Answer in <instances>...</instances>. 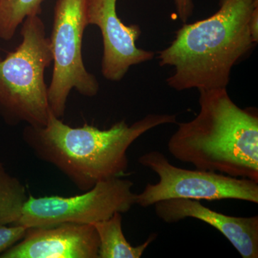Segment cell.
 <instances>
[{
	"label": "cell",
	"instance_id": "cell-1",
	"mask_svg": "<svg viewBox=\"0 0 258 258\" xmlns=\"http://www.w3.org/2000/svg\"><path fill=\"white\" fill-rule=\"evenodd\" d=\"M176 123V115L148 114L132 125L122 120L107 129L86 123L74 128L51 111L45 126L25 127L23 140L38 159L86 191L100 181L125 174L127 151L139 137L159 125Z\"/></svg>",
	"mask_w": 258,
	"mask_h": 258
},
{
	"label": "cell",
	"instance_id": "cell-2",
	"mask_svg": "<svg viewBox=\"0 0 258 258\" xmlns=\"http://www.w3.org/2000/svg\"><path fill=\"white\" fill-rule=\"evenodd\" d=\"M219 5L208 18L184 24L159 52V64L174 69L166 79L172 89L227 88L232 68L255 45L249 22L258 0H219Z\"/></svg>",
	"mask_w": 258,
	"mask_h": 258
},
{
	"label": "cell",
	"instance_id": "cell-3",
	"mask_svg": "<svg viewBox=\"0 0 258 258\" xmlns=\"http://www.w3.org/2000/svg\"><path fill=\"white\" fill-rule=\"evenodd\" d=\"M199 91L200 112L189 121L176 123L169 153L198 169L258 181L257 108H241L227 88Z\"/></svg>",
	"mask_w": 258,
	"mask_h": 258
},
{
	"label": "cell",
	"instance_id": "cell-4",
	"mask_svg": "<svg viewBox=\"0 0 258 258\" xmlns=\"http://www.w3.org/2000/svg\"><path fill=\"white\" fill-rule=\"evenodd\" d=\"M23 41L0 60V111L12 124H47L51 111L45 71L52 62L50 37L39 15L22 23Z\"/></svg>",
	"mask_w": 258,
	"mask_h": 258
},
{
	"label": "cell",
	"instance_id": "cell-5",
	"mask_svg": "<svg viewBox=\"0 0 258 258\" xmlns=\"http://www.w3.org/2000/svg\"><path fill=\"white\" fill-rule=\"evenodd\" d=\"M87 0H57L54 8L50 40L53 72L48 87L52 113L61 118L66 113L72 90L86 97L98 94L99 83L85 67L82 55L83 33L88 26Z\"/></svg>",
	"mask_w": 258,
	"mask_h": 258
},
{
	"label": "cell",
	"instance_id": "cell-6",
	"mask_svg": "<svg viewBox=\"0 0 258 258\" xmlns=\"http://www.w3.org/2000/svg\"><path fill=\"white\" fill-rule=\"evenodd\" d=\"M139 162L159 178L157 184H148L142 193L137 194L136 205L142 208L177 198L198 201L237 200L258 203V181L254 180L215 171L177 167L159 151L145 153L139 158Z\"/></svg>",
	"mask_w": 258,
	"mask_h": 258
},
{
	"label": "cell",
	"instance_id": "cell-7",
	"mask_svg": "<svg viewBox=\"0 0 258 258\" xmlns=\"http://www.w3.org/2000/svg\"><path fill=\"white\" fill-rule=\"evenodd\" d=\"M134 183L121 177L97 183L82 195L74 197L29 195L21 217L15 225L36 227L70 223L93 224L115 212H128L137 201Z\"/></svg>",
	"mask_w": 258,
	"mask_h": 258
},
{
	"label": "cell",
	"instance_id": "cell-8",
	"mask_svg": "<svg viewBox=\"0 0 258 258\" xmlns=\"http://www.w3.org/2000/svg\"><path fill=\"white\" fill-rule=\"evenodd\" d=\"M117 0H87L88 25H96L103 38V54L101 72L113 82L124 78L132 66L154 59L152 51L139 48L136 42L142 30L137 25H125L116 12Z\"/></svg>",
	"mask_w": 258,
	"mask_h": 258
},
{
	"label": "cell",
	"instance_id": "cell-9",
	"mask_svg": "<svg viewBox=\"0 0 258 258\" xmlns=\"http://www.w3.org/2000/svg\"><path fill=\"white\" fill-rule=\"evenodd\" d=\"M99 239L92 224L30 227L0 258H98Z\"/></svg>",
	"mask_w": 258,
	"mask_h": 258
},
{
	"label": "cell",
	"instance_id": "cell-10",
	"mask_svg": "<svg viewBox=\"0 0 258 258\" xmlns=\"http://www.w3.org/2000/svg\"><path fill=\"white\" fill-rule=\"evenodd\" d=\"M156 215L166 223L194 218L225 236L243 258L258 257V216L234 217L214 211L198 200L169 199L154 204Z\"/></svg>",
	"mask_w": 258,
	"mask_h": 258
},
{
	"label": "cell",
	"instance_id": "cell-11",
	"mask_svg": "<svg viewBox=\"0 0 258 258\" xmlns=\"http://www.w3.org/2000/svg\"><path fill=\"white\" fill-rule=\"evenodd\" d=\"M122 213L115 212L109 218L92 224L99 239L98 258H140L157 238L153 233L143 244L133 246L122 230Z\"/></svg>",
	"mask_w": 258,
	"mask_h": 258
},
{
	"label": "cell",
	"instance_id": "cell-12",
	"mask_svg": "<svg viewBox=\"0 0 258 258\" xmlns=\"http://www.w3.org/2000/svg\"><path fill=\"white\" fill-rule=\"evenodd\" d=\"M28 196L26 186L10 175L0 162V225H15L18 222Z\"/></svg>",
	"mask_w": 258,
	"mask_h": 258
},
{
	"label": "cell",
	"instance_id": "cell-13",
	"mask_svg": "<svg viewBox=\"0 0 258 258\" xmlns=\"http://www.w3.org/2000/svg\"><path fill=\"white\" fill-rule=\"evenodd\" d=\"M44 0H0V38L10 40L27 18L40 15Z\"/></svg>",
	"mask_w": 258,
	"mask_h": 258
},
{
	"label": "cell",
	"instance_id": "cell-14",
	"mask_svg": "<svg viewBox=\"0 0 258 258\" xmlns=\"http://www.w3.org/2000/svg\"><path fill=\"white\" fill-rule=\"evenodd\" d=\"M28 229L22 225H0V254L21 240Z\"/></svg>",
	"mask_w": 258,
	"mask_h": 258
},
{
	"label": "cell",
	"instance_id": "cell-15",
	"mask_svg": "<svg viewBox=\"0 0 258 258\" xmlns=\"http://www.w3.org/2000/svg\"><path fill=\"white\" fill-rule=\"evenodd\" d=\"M178 16L182 23H186L193 14L192 0H174Z\"/></svg>",
	"mask_w": 258,
	"mask_h": 258
},
{
	"label": "cell",
	"instance_id": "cell-16",
	"mask_svg": "<svg viewBox=\"0 0 258 258\" xmlns=\"http://www.w3.org/2000/svg\"><path fill=\"white\" fill-rule=\"evenodd\" d=\"M249 29L254 43L258 42V8H256L249 19Z\"/></svg>",
	"mask_w": 258,
	"mask_h": 258
},
{
	"label": "cell",
	"instance_id": "cell-17",
	"mask_svg": "<svg viewBox=\"0 0 258 258\" xmlns=\"http://www.w3.org/2000/svg\"><path fill=\"white\" fill-rule=\"evenodd\" d=\"M1 52H2V50H1V47H0V60H1V59H2Z\"/></svg>",
	"mask_w": 258,
	"mask_h": 258
}]
</instances>
